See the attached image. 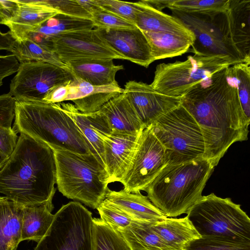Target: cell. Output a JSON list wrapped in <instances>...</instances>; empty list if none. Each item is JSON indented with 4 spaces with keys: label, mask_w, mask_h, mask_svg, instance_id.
Masks as SVG:
<instances>
[{
    "label": "cell",
    "mask_w": 250,
    "mask_h": 250,
    "mask_svg": "<svg viewBox=\"0 0 250 250\" xmlns=\"http://www.w3.org/2000/svg\"><path fill=\"white\" fill-rule=\"evenodd\" d=\"M93 250H132L117 230L100 218H93Z\"/></svg>",
    "instance_id": "obj_32"
},
{
    "label": "cell",
    "mask_w": 250,
    "mask_h": 250,
    "mask_svg": "<svg viewBox=\"0 0 250 250\" xmlns=\"http://www.w3.org/2000/svg\"><path fill=\"white\" fill-rule=\"evenodd\" d=\"M144 2L150 7L159 11H161L164 8L167 7L171 0H143Z\"/></svg>",
    "instance_id": "obj_45"
},
{
    "label": "cell",
    "mask_w": 250,
    "mask_h": 250,
    "mask_svg": "<svg viewBox=\"0 0 250 250\" xmlns=\"http://www.w3.org/2000/svg\"><path fill=\"white\" fill-rule=\"evenodd\" d=\"M9 157L0 151V169L3 167Z\"/></svg>",
    "instance_id": "obj_46"
},
{
    "label": "cell",
    "mask_w": 250,
    "mask_h": 250,
    "mask_svg": "<svg viewBox=\"0 0 250 250\" xmlns=\"http://www.w3.org/2000/svg\"><path fill=\"white\" fill-rule=\"evenodd\" d=\"M135 3L137 7L135 25L142 31L177 33L195 39L193 33L176 17L157 10L143 0Z\"/></svg>",
    "instance_id": "obj_23"
},
{
    "label": "cell",
    "mask_w": 250,
    "mask_h": 250,
    "mask_svg": "<svg viewBox=\"0 0 250 250\" xmlns=\"http://www.w3.org/2000/svg\"><path fill=\"white\" fill-rule=\"evenodd\" d=\"M184 250H250V244L217 237H201L189 242Z\"/></svg>",
    "instance_id": "obj_35"
},
{
    "label": "cell",
    "mask_w": 250,
    "mask_h": 250,
    "mask_svg": "<svg viewBox=\"0 0 250 250\" xmlns=\"http://www.w3.org/2000/svg\"><path fill=\"white\" fill-rule=\"evenodd\" d=\"M150 45L154 61L187 52L194 39L174 33L143 31Z\"/></svg>",
    "instance_id": "obj_28"
},
{
    "label": "cell",
    "mask_w": 250,
    "mask_h": 250,
    "mask_svg": "<svg viewBox=\"0 0 250 250\" xmlns=\"http://www.w3.org/2000/svg\"><path fill=\"white\" fill-rule=\"evenodd\" d=\"M51 149L59 191L68 199L97 209L108 189L109 177L105 167L91 152L80 154L60 148Z\"/></svg>",
    "instance_id": "obj_5"
},
{
    "label": "cell",
    "mask_w": 250,
    "mask_h": 250,
    "mask_svg": "<svg viewBox=\"0 0 250 250\" xmlns=\"http://www.w3.org/2000/svg\"></svg>",
    "instance_id": "obj_47"
},
{
    "label": "cell",
    "mask_w": 250,
    "mask_h": 250,
    "mask_svg": "<svg viewBox=\"0 0 250 250\" xmlns=\"http://www.w3.org/2000/svg\"><path fill=\"white\" fill-rule=\"evenodd\" d=\"M94 27L107 30L132 29L137 26L132 22L104 9L91 14Z\"/></svg>",
    "instance_id": "obj_37"
},
{
    "label": "cell",
    "mask_w": 250,
    "mask_h": 250,
    "mask_svg": "<svg viewBox=\"0 0 250 250\" xmlns=\"http://www.w3.org/2000/svg\"><path fill=\"white\" fill-rule=\"evenodd\" d=\"M62 110L72 119L83 137L91 152L104 167L103 140L112 130L105 116L100 110L85 113L71 103H59Z\"/></svg>",
    "instance_id": "obj_18"
},
{
    "label": "cell",
    "mask_w": 250,
    "mask_h": 250,
    "mask_svg": "<svg viewBox=\"0 0 250 250\" xmlns=\"http://www.w3.org/2000/svg\"><path fill=\"white\" fill-rule=\"evenodd\" d=\"M214 168L204 158L167 165L144 191L167 217H176L187 213L202 197Z\"/></svg>",
    "instance_id": "obj_3"
},
{
    "label": "cell",
    "mask_w": 250,
    "mask_h": 250,
    "mask_svg": "<svg viewBox=\"0 0 250 250\" xmlns=\"http://www.w3.org/2000/svg\"><path fill=\"white\" fill-rule=\"evenodd\" d=\"M97 209L100 219L117 231L127 228L135 220L105 200L100 204Z\"/></svg>",
    "instance_id": "obj_36"
},
{
    "label": "cell",
    "mask_w": 250,
    "mask_h": 250,
    "mask_svg": "<svg viewBox=\"0 0 250 250\" xmlns=\"http://www.w3.org/2000/svg\"><path fill=\"white\" fill-rule=\"evenodd\" d=\"M48 44L64 63L88 60H125L102 38L95 28L54 36L48 41Z\"/></svg>",
    "instance_id": "obj_13"
},
{
    "label": "cell",
    "mask_w": 250,
    "mask_h": 250,
    "mask_svg": "<svg viewBox=\"0 0 250 250\" xmlns=\"http://www.w3.org/2000/svg\"><path fill=\"white\" fill-rule=\"evenodd\" d=\"M72 81L56 84L51 88L42 100V102L58 104L65 101L69 94Z\"/></svg>",
    "instance_id": "obj_41"
},
{
    "label": "cell",
    "mask_w": 250,
    "mask_h": 250,
    "mask_svg": "<svg viewBox=\"0 0 250 250\" xmlns=\"http://www.w3.org/2000/svg\"><path fill=\"white\" fill-rule=\"evenodd\" d=\"M34 250H93L92 213L79 202L63 205Z\"/></svg>",
    "instance_id": "obj_9"
},
{
    "label": "cell",
    "mask_w": 250,
    "mask_h": 250,
    "mask_svg": "<svg viewBox=\"0 0 250 250\" xmlns=\"http://www.w3.org/2000/svg\"><path fill=\"white\" fill-rule=\"evenodd\" d=\"M243 112L250 122V62L236 63L229 67Z\"/></svg>",
    "instance_id": "obj_34"
},
{
    "label": "cell",
    "mask_w": 250,
    "mask_h": 250,
    "mask_svg": "<svg viewBox=\"0 0 250 250\" xmlns=\"http://www.w3.org/2000/svg\"><path fill=\"white\" fill-rule=\"evenodd\" d=\"M186 216L201 237H221L250 244V219L230 198L211 193L202 197Z\"/></svg>",
    "instance_id": "obj_6"
},
{
    "label": "cell",
    "mask_w": 250,
    "mask_h": 250,
    "mask_svg": "<svg viewBox=\"0 0 250 250\" xmlns=\"http://www.w3.org/2000/svg\"><path fill=\"white\" fill-rule=\"evenodd\" d=\"M118 83L105 86H94L73 76L66 101L74 103L82 113L97 112L108 101L124 92Z\"/></svg>",
    "instance_id": "obj_19"
},
{
    "label": "cell",
    "mask_w": 250,
    "mask_h": 250,
    "mask_svg": "<svg viewBox=\"0 0 250 250\" xmlns=\"http://www.w3.org/2000/svg\"><path fill=\"white\" fill-rule=\"evenodd\" d=\"M73 76L94 86H105L117 83L115 76L123 65H115L113 60L98 59L66 63Z\"/></svg>",
    "instance_id": "obj_24"
},
{
    "label": "cell",
    "mask_w": 250,
    "mask_h": 250,
    "mask_svg": "<svg viewBox=\"0 0 250 250\" xmlns=\"http://www.w3.org/2000/svg\"><path fill=\"white\" fill-rule=\"evenodd\" d=\"M20 62L12 54H0V87L3 83V80L17 72Z\"/></svg>",
    "instance_id": "obj_42"
},
{
    "label": "cell",
    "mask_w": 250,
    "mask_h": 250,
    "mask_svg": "<svg viewBox=\"0 0 250 250\" xmlns=\"http://www.w3.org/2000/svg\"><path fill=\"white\" fill-rule=\"evenodd\" d=\"M162 145L167 165L204 158V138L198 124L181 104L152 125Z\"/></svg>",
    "instance_id": "obj_7"
},
{
    "label": "cell",
    "mask_w": 250,
    "mask_h": 250,
    "mask_svg": "<svg viewBox=\"0 0 250 250\" xmlns=\"http://www.w3.org/2000/svg\"></svg>",
    "instance_id": "obj_48"
},
{
    "label": "cell",
    "mask_w": 250,
    "mask_h": 250,
    "mask_svg": "<svg viewBox=\"0 0 250 250\" xmlns=\"http://www.w3.org/2000/svg\"><path fill=\"white\" fill-rule=\"evenodd\" d=\"M73 79L70 71L49 63L21 62L11 81L9 93L17 101L42 102L51 88Z\"/></svg>",
    "instance_id": "obj_11"
},
{
    "label": "cell",
    "mask_w": 250,
    "mask_h": 250,
    "mask_svg": "<svg viewBox=\"0 0 250 250\" xmlns=\"http://www.w3.org/2000/svg\"><path fill=\"white\" fill-rule=\"evenodd\" d=\"M124 90L145 128L179 105L183 97L163 94L150 84L135 81L126 82Z\"/></svg>",
    "instance_id": "obj_14"
},
{
    "label": "cell",
    "mask_w": 250,
    "mask_h": 250,
    "mask_svg": "<svg viewBox=\"0 0 250 250\" xmlns=\"http://www.w3.org/2000/svg\"><path fill=\"white\" fill-rule=\"evenodd\" d=\"M229 0H171L167 8L189 14L209 15L224 12Z\"/></svg>",
    "instance_id": "obj_33"
},
{
    "label": "cell",
    "mask_w": 250,
    "mask_h": 250,
    "mask_svg": "<svg viewBox=\"0 0 250 250\" xmlns=\"http://www.w3.org/2000/svg\"><path fill=\"white\" fill-rule=\"evenodd\" d=\"M52 201L36 206H24L21 227V241L33 240L37 243L46 235L55 215Z\"/></svg>",
    "instance_id": "obj_27"
},
{
    "label": "cell",
    "mask_w": 250,
    "mask_h": 250,
    "mask_svg": "<svg viewBox=\"0 0 250 250\" xmlns=\"http://www.w3.org/2000/svg\"><path fill=\"white\" fill-rule=\"evenodd\" d=\"M14 41L8 32H3L0 29V51L2 50L10 52Z\"/></svg>",
    "instance_id": "obj_44"
},
{
    "label": "cell",
    "mask_w": 250,
    "mask_h": 250,
    "mask_svg": "<svg viewBox=\"0 0 250 250\" xmlns=\"http://www.w3.org/2000/svg\"><path fill=\"white\" fill-rule=\"evenodd\" d=\"M90 20L75 18L59 14L43 24L36 32L30 34L33 41L48 46V41L51 38L75 31L93 29Z\"/></svg>",
    "instance_id": "obj_29"
},
{
    "label": "cell",
    "mask_w": 250,
    "mask_h": 250,
    "mask_svg": "<svg viewBox=\"0 0 250 250\" xmlns=\"http://www.w3.org/2000/svg\"><path fill=\"white\" fill-rule=\"evenodd\" d=\"M166 166L164 148L151 125L140 134L132 160L120 183L128 192H140Z\"/></svg>",
    "instance_id": "obj_12"
},
{
    "label": "cell",
    "mask_w": 250,
    "mask_h": 250,
    "mask_svg": "<svg viewBox=\"0 0 250 250\" xmlns=\"http://www.w3.org/2000/svg\"><path fill=\"white\" fill-rule=\"evenodd\" d=\"M17 8L16 0H0V24L10 19Z\"/></svg>",
    "instance_id": "obj_43"
},
{
    "label": "cell",
    "mask_w": 250,
    "mask_h": 250,
    "mask_svg": "<svg viewBox=\"0 0 250 250\" xmlns=\"http://www.w3.org/2000/svg\"><path fill=\"white\" fill-rule=\"evenodd\" d=\"M194 34V54L227 55L241 62H248L232 42L226 11L209 15L189 14L172 11Z\"/></svg>",
    "instance_id": "obj_10"
},
{
    "label": "cell",
    "mask_w": 250,
    "mask_h": 250,
    "mask_svg": "<svg viewBox=\"0 0 250 250\" xmlns=\"http://www.w3.org/2000/svg\"><path fill=\"white\" fill-rule=\"evenodd\" d=\"M104 10L119 16L135 24L137 7L135 2L116 0H96Z\"/></svg>",
    "instance_id": "obj_38"
},
{
    "label": "cell",
    "mask_w": 250,
    "mask_h": 250,
    "mask_svg": "<svg viewBox=\"0 0 250 250\" xmlns=\"http://www.w3.org/2000/svg\"><path fill=\"white\" fill-rule=\"evenodd\" d=\"M104 200L135 220L153 222L167 217L141 192L130 193L124 189L115 191L108 188Z\"/></svg>",
    "instance_id": "obj_20"
},
{
    "label": "cell",
    "mask_w": 250,
    "mask_h": 250,
    "mask_svg": "<svg viewBox=\"0 0 250 250\" xmlns=\"http://www.w3.org/2000/svg\"><path fill=\"white\" fill-rule=\"evenodd\" d=\"M242 63L227 55L194 54L183 62L157 65L152 87L163 94L182 97L214 73Z\"/></svg>",
    "instance_id": "obj_8"
},
{
    "label": "cell",
    "mask_w": 250,
    "mask_h": 250,
    "mask_svg": "<svg viewBox=\"0 0 250 250\" xmlns=\"http://www.w3.org/2000/svg\"><path fill=\"white\" fill-rule=\"evenodd\" d=\"M151 223L134 220L128 227L118 231L132 250H173L152 229Z\"/></svg>",
    "instance_id": "obj_30"
},
{
    "label": "cell",
    "mask_w": 250,
    "mask_h": 250,
    "mask_svg": "<svg viewBox=\"0 0 250 250\" xmlns=\"http://www.w3.org/2000/svg\"><path fill=\"white\" fill-rule=\"evenodd\" d=\"M13 129L42 143L51 148H60L80 154L90 152L72 119L60 104L15 102Z\"/></svg>",
    "instance_id": "obj_4"
},
{
    "label": "cell",
    "mask_w": 250,
    "mask_h": 250,
    "mask_svg": "<svg viewBox=\"0 0 250 250\" xmlns=\"http://www.w3.org/2000/svg\"><path fill=\"white\" fill-rule=\"evenodd\" d=\"M56 169L53 150L20 134L16 146L0 169V193L23 206L52 201Z\"/></svg>",
    "instance_id": "obj_2"
},
{
    "label": "cell",
    "mask_w": 250,
    "mask_h": 250,
    "mask_svg": "<svg viewBox=\"0 0 250 250\" xmlns=\"http://www.w3.org/2000/svg\"><path fill=\"white\" fill-rule=\"evenodd\" d=\"M10 52L20 63L33 61L42 62L59 66L70 72L67 65L62 62L50 48L38 43L29 38L21 42H14Z\"/></svg>",
    "instance_id": "obj_31"
},
{
    "label": "cell",
    "mask_w": 250,
    "mask_h": 250,
    "mask_svg": "<svg viewBox=\"0 0 250 250\" xmlns=\"http://www.w3.org/2000/svg\"><path fill=\"white\" fill-rule=\"evenodd\" d=\"M17 8L14 16L1 24L8 27L9 34L16 42L28 38L50 19L60 13L46 0H16Z\"/></svg>",
    "instance_id": "obj_15"
},
{
    "label": "cell",
    "mask_w": 250,
    "mask_h": 250,
    "mask_svg": "<svg viewBox=\"0 0 250 250\" xmlns=\"http://www.w3.org/2000/svg\"><path fill=\"white\" fill-rule=\"evenodd\" d=\"M229 67L213 74L181 101L201 129L204 158L214 167L233 143L247 140L249 133L250 122L243 112Z\"/></svg>",
    "instance_id": "obj_1"
},
{
    "label": "cell",
    "mask_w": 250,
    "mask_h": 250,
    "mask_svg": "<svg viewBox=\"0 0 250 250\" xmlns=\"http://www.w3.org/2000/svg\"><path fill=\"white\" fill-rule=\"evenodd\" d=\"M23 207L0 197V250H16L21 242Z\"/></svg>",
    "instance_id": "obj_25"
},
{
    "label": "cell",
    "mask_w": 250,
    "mask_h": 250,
    "mask_svg": "<svg viewBox=\"0 0 250 250\" xmlns=\"http://www.w3.org/2000/svg\"><path fill=\"white\" fill-rule=\"evenodd\" d=\"M226 13L232 42L244 58L250 61V0H229Z\"/></svg>",
    "instance_id": "obj_22"
},
{
    "label": "cell",
    "mask_w": 250,
    "mask_h": 250,
    "mask_svg": "<svg viewBox=\"0 0 250 250\" xmlns=\"http://www.w3.org/2000/svg\"><path fill=\"white\" fill-rule=\"evenodd\" d=\"M60 14L78 18L91 19V14L78 0H46Z\"/></svg>",
    "instance_id": "obj_39"
},
{
    "label": "cell",
    "mask_w": 250,
    "mask_h": 250,
    "mask_svg": "<svg viewBox=\"0 0 250 250\" xmlns=\"http://www.w3.org/2000/svg\"><path fill=\"white\" fill-rule=\"evenodd\" d=\"M151 228L173 250H184L189 242L201 237L187 216L182 218L166 217L152 222Z\"/></svg>",
    "instance_id": "obj_26"
},
{
    "label": "cell",
    "mask_w": 250,
    "mask_h": 250,
    "mask_svg": "<svg viewBox=\"0 0 250 250\" xmlns=\"http://www.w3.org/2000/svg\"><path fill=\"white\" fill-rule=\"evenodd\" d=\"M112 131L103 140L104 160L109 183L120 182L132 160L139 135Z\"/></svg>",
    "instance_id": "obj_16"
},
{
    "label": "cell",
    "mask_w": 250,
    "mask_h": 250,
    "mask_svg": "<svg viewBox=\"0 0 250 250\" xmlns=\"http://www.w3.org/2000/svg\"><path fill=\"white\" fill-rule=\"evenodd\" d=\"M18 140L12 127L0 126V151L9 157L14 151Z\"/></svg>",
    "instance_id": "obj_40"
},
{
    "label": "cell",
    "mask_w": 250,
    "mask_h": 250,
    "mask_svg": "<svg viewBox=\"0 0 250 250\" xmlns=\"http://www.w3.org/2000/svg\"><path fill=\"white\" fill-rule=\"evenodd\" d=\"M100 111L106 117L112 131L138 135L145 129L124 92L110 99Z\"/></svg>",
    "instance_id": "obj_21"
},
{
    "label": "cell",
    "mask_w": 250,
    "mask_h": 250,
    "mask_svg": "<svg viewBox=\"0 0 250 250\" xmlns=\"http://www.w3.org/2000/svg\"><path fill=\"white\" fill-rule=\"evenodd\" d=\"M95 29L125 60L146 68L154 62L148 41L143 31L137 27L120 30Z\"/></svg>",
    "instance_id": "obj_17"
}]
</instances>
